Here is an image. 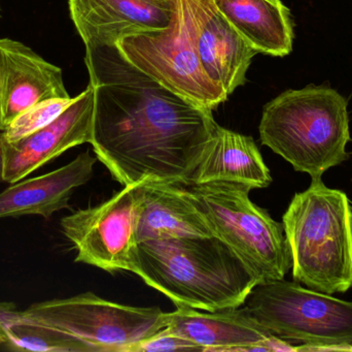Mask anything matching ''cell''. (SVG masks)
<instances>
[{"mask_svg":"<svg viewBox=\"0 0 352 352\" xmlns=\"http://www.w3.org/2000/svg\"><path fill=\"white\" fill-rule=\"evenodd\" d=\"M70 17L86 48L117 45L124 37L167 28L173 1L68 0Z\"/></svg>","mask_w":352,"mask_h":352,"instance_id":"4fadbf2b","label":"cell"},{"mask_svg":"<svg viewBox=\"0 0 352 352\" xmlns=\"http://www.w3.org/2000/svg\"><path fill=\"white\" fill-rule=\"evenodd\" d=\"M0 327L10 351L96 352L88 343L27 318L12 303L0 302Z\"/></svg>","mask_w":352,"mask_h":352,"instance_id":"d6986e66","label":"cell"},{"mask_svg":"<svg viewBox=\"0 0 352 352\" xmlns=\"http://www.w3.org/2000/svg\"><path fill=\"white\" fill-rule=\"evenodd\" d=\"M159 1H162V2H173V0H159Z\"/></svg>","mask_w":352,"mask_h":352,"instance_id":"d4e9b609","label":"cell"},{"mask_svg":"<svg viewBox=\"0 0 352 352\" xmlns=\"http://www.w3.org/2000/svg\"><path fill=\"white\" fill-rule=\"evenodd\" d=\"M96 161L87 150L60 169L12 183L0 192V219L26 215L50 219L68 208L74 190L92 178Z\"/></svg>","mask_w":352,"mask_h":352,"instance_id":"9a60e30c","label":"cell"},{"mask_svg":"<svg viewBox=\"0 0 352 352\" xmlns=\"http://www.w3.org/2000/svg\"><path fill=\"white\" fill-rule=\"evenodd\" d=\"M93 118L94 90L89 84L59 117L45 127L16 142L1 141L3 182L21 181L69 149L90 144Z\"/></svg>","mask_w":352,"mask_h":352,"instance_id":"8fae6325","label":"cell"},{"mask_svg":"<svg viewBox=\"0 0 352 352\" xmlns=\"http://www.w3.org/2000/svg\"><path fill=\"white\" fill-rule=\"evenodd\" d=\"M214 3L258 54L285 57L293 51V20L281 0H214Z\"/></svg>","mask_w":352,"mask_h":352,"instance_id":"ac0fdd59","label":"cell"},{"mask_svg":"<svg viewBox=\"0 0 352 352\" xmlns=\"http://www.w3.org/2000/svg\"><path fill=\"white\" fill-rule=\"evenodd\" d=\"M351 215L346 194L322 179L295 194L283 217L295 282L328 295L351 289Z\"/></svg>","mask_w":352,"mask_h":352,"instance_id":"277c9868","label":"cell"},{"mask_svg":"<svg viewBox=\"0 0 352 352\" xmlns=\"http://www.w3.org/2000/svg\"><path fill=\"white\" fill-rule=\"evenodd\" d=\"M128 272L177 306L217 311L241 307L260 276L217 236L138 242Z\"/></svg>","mask_w":352,"mask_h":352,"instance_id":"7a4b0ae2","label":"cell"},{"mask_svg":"<svg viewBox=\"0 0 352 352\" xmlns=\"http://www.w3.org/2000/svg\"><path fill=\"white\" fill-rule=\"evenodd\" d=\"M142 186L144 181L125 186L107 202L61 219L62 233L76 248V262L107 272H128L138 244Z\"/></svg>","mask_w":352,"mask_h":352,"instance_id":"9c48e42d","label":"cell"},{"mask_svg":"<svg viewBox=\"0 0 352 352\" xmlns=\"http://www.w3.org/2000/svg\"><path fill=\"white\" fill-rule=\"evenodd\" d=\"M23 312L88 343L96 352H126L166 327V313L159 307H132L92 293L35 303Z\"/></svg>","mask_w":352,"mask_h":352,"instance_id":"52a82bcc","label":"cell"},{"mask_svg":"<svg viewBox=\"0 0 352 352\" xmlns=\"http://www.w3.org/2000/svg\"><path fill=\"white\" fill-rule=\"evenodd\" d=\"M186 236H214L186 187L144 180L138 225V243Z\"/></svg>","mask_w":352,"mask_h":352,"instance_id":"2e32d148","label":"cell"},{"mask_svg":"<svg viewBox=\"0 0 352 352\" xmlns=\"http://www.w3.org/2000/svg\"><path fill=\"white\" fill-rule=\"evenodd\" d=\"M184 187L214 236L225 241L262 282L285 279L293 264L283 225L252 202L250 186L215 181Z\"/></svg>","mask_w":352,"mask_h":352,"instance_id":"5b68a950","label":"cell"},{"mask_svg":"<svg viewBox=\"0 0 352 352\" xmlns=\"http://www.w3.org/2000/svg\"><path fill=\"white\" fill-rule=\"evenodd\" d=\"M2 175H3V157H2L1 140H0V182H3Z\"/></svg>","mask_w":352,"mask_h":352,"instance_id":"603a6c76","label":"cell"},{"mask_svg":"<svg viewBox=\"0 0 352 352\" xmlns=\"http://www.w3.org/2000/svg\"><path fill=\"white\" fill-rule=\"evenodd\" d=\"M349 101L327 85L289 89L263 110L261 142L312 180L349 158Z\"/></svg>","mask_w":352,"mask_h":352,"instance_id":"3957f363","label":"cell"},{"mask_svg":"<svg viewBox=\"0 0 352 352\" xmlns=\"http://www.w3.org/2000/svg\"><path fill=\"white\" fill-rule=\"evenodd\" d=\"M297 352H331V351H352V343L346 344H324L307 345L301 344L296 346Z\"/></svg>","mask_w":352,"mask_h":352,"instance_id":"7402d4cb","label":"cell"},{"mask_svg":"<svg viewBox=\"0 0 352 352\" xmlns=\"http://www.w3.org/2000/svg\"><path fill=\"white\" fill-rule=\"evenodd\" d=\"M74 99H54L41 101L21 114L0 134L3 142H16L45 127L59 117Z\"/></svg>","mask_w":352,"mask_h":352,"instance_id":"ffe728a7","label":"cell"},{"mask_svg":"<svg viewBox=\"0 0 352 352\" xmlns=\"http://www.w3.org/2000/svg\"><path fill=\"white\" fill-rule=\"evenodd\" d=\"M215 181L237 182L252 189L272 183L270 171L252 136L215 125L192 184Z\"/></svg>","mask_w":352,"mask_h":352,"instance_id":"e0dca14e","label":"cell"},{"mask_svg":"<svg viewBox=\"0 0 352 352\" xmlns=\"http://www.w3.org/2000/svg\"><path fill=\"white\" fill-rule=\"evenodd\" d=\"M244 304L264 328L285 340L307 345L352 343V302L283 279L258 283Z\"/></svg>","mask_w":352,"mask_h":352,"instance_id":"8992f818","label":"cell"},{"mask_svg":"<svg viewBox=\"0 0 352 352\" xmlns=\"http://www.w3.org/2000/svg\"><path fill=\"white\" fill-rule=\"evenodd\" d=\"M69 97L61 68L20 41L0 39V132L41 101Z\"/></svg>","mask_w":352,"mask_h":352,"instance_id":"7c38bea8","label":"cell"},{"mask_svg":"<svg viewBox=\"0 0 352 352\" xmlns=\"http://www.w3.org/2000/svg\"><path fill=\"white\" fill-rule=\"evenodd\" d=\"M94 90L90 144L120 184H192L217 122L130 63L117 45L86 48Z\"/></svg>","mask_w":352,"mask_h":352,"instance_id":"6da1fadb","label":"cell"},{"mask_svg":"<svg viewBox=\"0 0 352 352\" xmlns=\"http://www.w3.org/2000/svg\"><path fill=\"white\" fill-rule=\"evenodd\" d=\"M202 351V347L164 328L132 345L126 352Z\"/></svg>","mask_w":352,"mask_h":352,"instance_id":"44dd1931","label":"cell"},{"mask_svg":"<svg viewBox=\"0 0 352 352\" xmlns=\"http://www.w3.org/2000/svg\"><path fill=\"white\" fill-rule=\"evenodd\" d=\"M165 328L202 347L203 352H237L244 345L275 336L246 307L206 311L177 306L166 313Z\"/></svg>","mask_w":352,"mask_h":352,"instance_id":"5bb4252c","label":"cell"},{"mask_svg":"<svg viewBox=\"0 0 352 352\" xmlns=\"http://www.w3.org/2000/svg\"><path fill=\"white\" fill-rule=\"evenodd\" d=\"M351 231H352V215H351Z\"/></svg>","mask_w":352,"mask_h":352,"instance_id":"484cf974","label":"cell"},{"mask_svg":"<svg viewBox=\"0 0 352 352\" xmlns=\"http://www.w3.org/2000/svg\"><path fill=\"white\" fill-rule=\"evenodd\" d=\"M118 47L130 63L196 107L212 111L229 97L201 64L182 0H173L167 28L124 37Z\"/></svg>","mask_w":352,"mask_h":352,"instance_id":"ba28073f","label":"cell"},{"mask_svg":"<svg viewBox=\"0 0 352 352\" xmlns=\"http://www.w3.org/2000/svg\"><path fill=\"white\" fill-rule=\"evenodd\" d=\"M6 344V336H4L3 332H2L1 327H0V346Z\"/></svg>","mask_w":352,"mask_h":352,"instance_id":"cb8c5ba5","label":"cell"},{"mask_svg":"<svg viewBox=\"0 0 352 352\" xmlns=\"http://www.w3.org/2000/svg\"><path fill=\"white\" fill-rule=\"evenodd\" d=\"M190 39L209 78L228 96L246 82L258 54L221 14L214 0H182Z\"/></svg>","mask_w":352,"mask_h":352,"instance_id":"30bf717a","label":"cell"}]
</instances>
